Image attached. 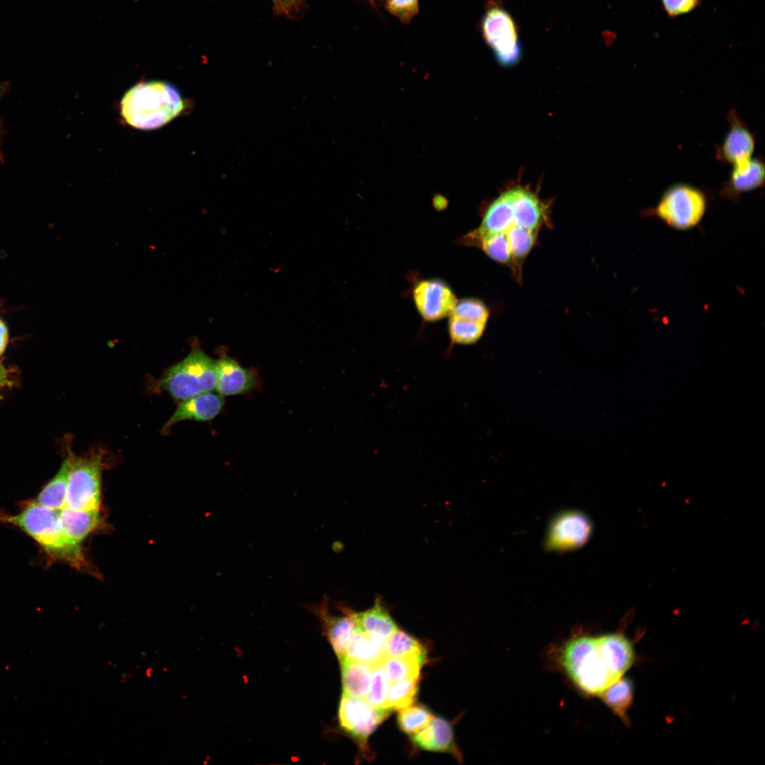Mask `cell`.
<instances>
[{
	"label": "cell",
	"mask_w": 765,
	"mask_h": 765,
	"mask_svg": "<svg viewBox=\"0 0 765 765\" xmlns=\"http://www.w3.org/2000/svg\"><path fill=\"white\" fill-rule=\"evenodd\" d=\"M599 696L624 723L628 724V711L634 699V686L628 678L620 677L608 686Z\"/></svg>",
	"instance_id": "cell-24"
},
{
	"label": "cell",
	"mask_w": 765,
	"mask_h": 765,
	"mask_svg": "<svg viewBox=\"0 0 765 765\" xmlns=\"http://www.w3.org/2000/svg\"><path fill=\"white\" fill-rule=\"evenodd\" d=\"M419 679H407L390 684L387 694V708L400 710L414 703L418 692Z\"/></svg>",
	"instance_id": "cell-28"
},
{
	"label": "cell",
	"mask_w": 765,
	"mask_h": 765,
	"mask_svg": "<svg viewBox=\"0 0 765 765\" xmlns=\"http://www.w3.org/2000/svg\"><path fill=\"white\" fill-rule=\"evenodd\" d=\"M390 684V681L382 662L373 665L370 686L366 699L376 708L390 710L387 708L386 702Z\"/></svg>",
	"instance_id": "cell-29"
},
{
	"label": "cell",
	"mask_w": 765,
	"mask_h": 765,
	"mask_svg": "<svg viewBox=\"0 0 765 765\" xmlns=\"http://www.w3.org/2000/svg\"><path fill=\"white\" fill-rule=\"evenodd\" d=\"M339 608L343 611V616L331 614L328 609V599L324 598L320 604L311 607V609L319 618L327 640L340 659L358 625L356 612L343 606H339Z\"/></svg>",
	"instance_id": "cell-14"
},
{
	"label": "cell",
	"mask_w": 765,
	"mask_h": 765,
	"mask_svg": "<svg viewBox=\"0 0 765 765\" xmlns=\"http://www.w3.org/2000/svg\"><path fill=\"white\" fill-rule=\"evenodd\" d=\"M483 37L499 64L511 67L522 57V47L516 23L511 14L500 6L489 8L482 23Z\"/></svg>",
	"instance_id": "cell-8"
},
{
	"label": "cell",
	"mask_w": 765,
	"mask_h": 765,
	"mask_svg": "<svg viewBox=\"0 0 765 765\" xmlns=\"http://www.w3.org/2000/svg\"><path fill=\"white\" fill-rule=\"evenodd\" d=\"M356 618L361 630L382 641L398 629L380 598L369 609L356 613Z\"/></svg>",
	"instance_id": "cell-23"
},
{
	"label": "cell",
	"mask_w": 765,
	"mask_h": 765,
	"mask_svg": "<svg viewBox=\"0 0 765 765\" xmlns=\"http://www.w3.org/2000/svg\"><path fill=\"white\" fill-rule=\"evenodd\" d=\"M548 208L533 191L517 186L502 193L488 206L480 225L460 239L461 243L482 249L492 260L511 268L506 236L516 227L539 232Z\"/></svg>",
	"instance_id": "cell-1"
},
{
	"label": "cell",
	"mask_w": 765,
	"mask_h": 765,
	"mask_svg": "<svg viewBox=\"0 0 765 765\" xmlns=\"http://www.w3.org/2000/svg\"><path fill=\"white\" fill-rule=\"evenodd\" d=\"M0 521L15 526L34 539L51 557L79 569L86 567L80 545L70 541L60 523L59 511L29 502L17 514H0Z\"/></svg>",
	"instance_id": "cell-3"
},
{
	"label": "cell",
	"mask_w": 765,
	"mask_h": 765,
	"mask_svg": "<svg viewBox=\"0 0 765 765\" xmlns=\"http://www.w3.org/2000/svg\"><path fill=\"white\" fill-rule=\"evenodd\" d=\"M764 165L758 157L733 167L729 178L724 183L720 195L725 199L738 200L742 193L759 188L764 183Z\"/></svg>",
	"instance_id": "cell-17"
},
{
	"label": "cell",
	"mask_w": 765,
	"mask_h": 765,
	"mask_svg": "<svg viewBox=\"0 0 765 765\" xmlns=\"http://www.w3.org/2000/svg\"><path fill=\"white\" fill-rule=\"evenodd\" d=\"M727 120L730 129L722 142L716 147L715 157L735 167L746 164L752 158L755 139L735 109L730 110Z\"/></svg>",
	"instance_id": "cell-13"
},
{
	"label": "cell",
	"mask_w": 765,
	"mask_h": 765,
	"mask_svg": "<svg viewBox=\"0 0 765 765\" xmlns=\"http://www.w3.org/2000/svg\"><path fill=\"white\" fill-rule=\"evenodd\" d=\"M69 470L68 458L62 463L55 477L43 487L36 499L38 504L60 511L66 506L67 480Z\"/></svg>",
	"instance_id": "cell-25"
},
{
	"label": "cell",
	"mask_w": 765,
	"mask_h": 765,
	"mask_svg": "<svg viewBox=\"0 0 765 765\" xmlns=\"http://www.w3.org/2000/svg\"><path fill=\"white\" fill-rule=\"evenodd\" d=\"M433 718L424 706L411 705L400 710L397 723L404 732L414 734L426 727Z\"/></svg>",
	"instance_id": "cell-30"
},
{
	"label": "cell",
	"mask_w": 765,
	"mask_h": 765,
	"mask_svg": "<svg viewBox=\"0 0 765 765\" xmlns=\"http://www.w3.org/2000/svg\"><path fill=\"white\" fill-rule=\"evenodd\" d=\"M412 295L418 312L426 322L448 317L458 302L453 289L440 278L418 281L414 285Z\"/></svg>",
	"instance_id": "cell-12"
},
{
	"label": "cell",
	"mask_w": 765,
	"mask_h": 765,
	"mask_svg": "<svg viewBox=\"0 0 765 765\" xmlns=\"http://www.w3.org/2000/svg\"><path fill=\"white\" fill-rule=\"evenodd\" d=\"M448 317V330L451 345H470L482 337L489 311L482 301L465 298L458 300Z\"/></svg>",
	"instance_id": "cell-11"
},
{
	"label": "cell",
	"mask_w": 765,
	"mask_h": 765,
	"mask_svg": "<svg viewBox=\"0 0 765 765\" xmlns=\"http://www.w3.org/2000/svg\"><path fill=\"white\" fill-rule=\"evenodd\" d=\"M215 367V361L196 346L186 358L165 370L156 387L179 401L211 392L216 386Z\"/></svg>",
	"instance_id": "cell-5"
},
{
	"label": "cell",
	"mask_w": 765,
	"mask_h": 765,
	"mask_svg": "<svg viewBox=\"0 0 765 765\" xmlns=\"http://www.w3.org/2000/svg\"><path fill=\"white\" fill-rule=\"evenodd\" d=\"M558 664L584 693L598 696L617 681L603 654L597 636L582 635L568 640L560 649Z\"/></svg>",
	"instance_id": "cell-4"
},
{
	"label": "cell",
	"mask_w": 765,
	"mask_h": 765,
	"mask_svg": "<svg viewBox=\"0 0 765 765\" xmlns=\"http://www.w3.org/2000/svg\"><path fill=\"white\" fill-rule=\"evenodd\" d=\"M0 131H1V128H0ZM3 161H4V157H3L2 152H1V151L0 149V163L3 162Z\"/></svg>",
	"instance_id": "cell-37"
},
{
	"label": "cell",
	"mask_w": 765,
	"mask_h": 765,
	"mask_svg": "<svg viewBox=\"0 0 765 765\" xmlns=\"http://www.w3.org/2000/svg\"><path fill=\"white\" fill-rule=\"evenodd\" d=\"M339 661L343 693L366 698L370 686L373 665L344 658Z\"/></svg>",
	"instance_id": "cell-21"
},
{
	"label": "cell",
	"mask_w": 765,
	"mask_h": 765,
	"mask_svg": "<svg viewBox=\"0 0 765 765\" xmlns=\"http://www.w3.org/2000/svg\"><path fill=\"white\" fill-rule=\"evenodd\" d=\"M412 740L423 749L449 752L458 759L460 756L453 741L452 727L441 718L434 717L426 727L414 734Z\"/></svg>",
	"instance_id": "cell-19"
},
{
	"label": "cell",
	"mask_w": 765,
	"mask_h": 765,
	"mask_svg": "<svg viewBox=\"0 0 765 765\" xmlns=\"http://www.w3.org/2000/svg\"><path fill=\"white\" fill-rule=\"evenodd\" d=\"M216 386L217 393L224 396L244 394L255 388L256 377L249 370L230 356L215 361Z\"/></svg>",
	"instance_id": "cell-16"
},
{
	"label": "cell",
	"mask_w": 765,
	"mask_h": 765,
	"mask_svg": "<svg viewBox=\"0 0 765 765\" xmlns=\"http://www.w3.org/2000/svg\"><path fill=\"white\" fill-rule=\"evenodd\" d=\"M424 664L414 657H385L382 661L390 683L407 679H419L420 669Z\"/></svg>",
	"instance_id": "cell-27"
},
{
	"label": "cell",
	"mask_w": 765,
	"mask_h": 765,
	"mask_svg": "<svg viewBox=\"0 0 765 765\" xmlns=\"http://www.w3.org/2000/svg\"><path fill=\"white\" fill-rule=\"evenodd\" d=\"M6 90V85L0 84V100Z\"/></svg>",
	"instance_id": "cell-36"
},
{
	"label": "cell",
	"mask_w": 765,
	"mask_h": 765,
	"mask_svg": "<svg viewBox=\"0 0 765 765\" xmlns=\"http://www.w3.org/2000/svg\"><path fill=\"white\" fill-rule=\"evenodd\" d=\"M384 642L371 636L358 627L350 639L343 657L340 659L344 658L362 662L370 665L378 664L385 657L383 654Z\"/></svg>",
	"instance_id": "cell-22"
},
{
	"label": "cell",
	"mask_w": 765,
	"mask_h": 765,
	"mask_svg": "<svg viewBox=\"0 0 765 765\" xmlns=\"http://www.w3.org/2000/svg\"><path fill=\"white\" fill-rule=\"evenodd\" d=\"M120 113L127 124L140 130L159 128L186 108L178 90L164 81H140L120 101Z\"/></svg>",
	"instance_id": "cell-2"
},
{
	"label": "cell",
	"mask_w": 765,
	"mask_h": 765,
	"mask_svg": "<svg viewBox=\"0 0 765 765\" xmlns=\"http://www.w3.org/2000/svg\"><path fill=\"white\" fill-rule=\"evenodd\" d=\"M59 518L64 534L78 545L101 523L99 509L76 510L64 507L59 511Z\"/></svg>",
	"instance_id": "cell-20"
},
{
	"label": "cell",
	"mask_w": 765,
	"mask_h": 765,
	"mask_svg": "<svg viewBox=\"0 0 765 765\" xmlns=\"http://www.w3.org/2000/svg\"><path fill=\"white\" fill-rule=\"evenodd\" d=\"M597 640L613 676L620 679L634 662L633 644L624 635L618 633L598 635Z\"/></svg>",
	"instance_id": "cell-18"
},
{
	"label": "cell",
	"mask_w": 765,
	"mask_h": 765,
	"mask_svg": "<svg viewBox=\"0 0 765 765\" xmlns=\"http://www.w3.org/2000/svg\"><path fill=\"white\" fill-rule=\"evenodd\" d=\"M387 6L390 12L405 23L418 12L417 0H387Z\"/></svg>",
	"instance_id": "cell-31"
},
{
	"label": "cell",
	"mask_w": 765,
	"mask_h": 765,
	"mask_svg": "<svg viewBox=\"0 0 765 765\" xmlns=\"http://www.w3.org/2000/svg\"><path fill=\"white\" fill-rule=\"evenodd\" d=\"M661 1L667 16L674 18L692 11L701 4V0H661Z\"/></svg>",
	"instance_id": "cell-32"
},
{
	"label": "cell",
	"mask_w": 765,
	"mask_h": 765,
	"mask_svg": "<svg viewBox=\"0 0 765 765\" xmlns=\"http://www.w3.org/2000/svg\"><path fill=\"white\" fill-rule=\"evenodd\" d=\"M383 654L386 657H414L425 663L424 646L413 637L397 629L384 642Z\"/></svg>",
	"instance_id": "cell-26"
},
{
	"label": "cell",
	"mask_w": 765,
	"mask_h": 765,
	"mask_svg": "<svg viewBox=\"0 0 765 765\" xmlns=\"http://www.w3.org/2000/svg\"><path fill=\"white\" fill-rule=\"evenodd\" d=\"M390 712L373 707L366 698L343 693L339 706V725L365 748L368 737Z\"/></svg>",
	"instance_id": "cell-10"
},
{
	"label": "cell",
	"mask_w": 765,
	"mask_h": 765,
	"mask_svg": "<svg viewBox=\"0 0 765 765\" xmlns=\"http://www.w3.org/2000/svg\"><path fill=\"white\" fill-rule=\"evenodd\" d=\"M708 199L701 189L686 183L667 188L654 207L642 215L655 217L668 227L685 231L698 226L708 209Z\"/></svg>",
	"instance_id": "cell-6"
},
{
	"label": "cell",
	"mask_w": 765,
	"mask_h": 765,
	"mask_svg": "<svg viewBox=\"0 0 765 765\" xmlns=\"http://www.w3.org/2000/svg\"><path fill=\"white\" fill-rule=\"evenodd\" d=\"M66 506L76 510L99 509L103 453L92 451L83 456L69 453Z\"/></svg>",
	"instance_id": "cell-7"
},
{
	"label": "cell",
	"mask_w": 765,
	"mask_h": 765,
	"mask_svg": "<svg viewBox=\"0 0 765 765\" xmlns=\"http://www.w3.org/2000/svg\"><path fill=\"white\" fill-rule=\"evenodd\" d=\"M279 11L288 12L300 0H273Z\"/></svg>",
	"instance_id": "cell-33"
},
{
	"label": "cell",
	"mask_w": 765,
	"mask_h": 765,
	"mask_svg": "<svg viewBox=\"0 0 765 765\" xmlns=\"http://www.w3.org/2000/svg\"><path fill=\"white\" fill-rule=\"evenodd\" d=\"M7 378L5 368L0 363V389L6 383Z\"/></svg>",
	"instance_id": "cell-35"
},
{
	"label": "cell",
	"mask_w": 765,
	"mask_h": 765,
	"mask_svg": "<svg viewBox=\"0 0 765 765\" xmlns=\"http://www.w3.org/2000/svg\"><path fill=\"white\" fill-rule=\"evenodd\" d=\"M224 404L223 396L212 391L183 400L164 425L162 432L166 434L175 424L185 420L210 421L219 414Z\"/></svg>",
	"instance_id": "cell-15"
},
{
	"label": "cell",
	"mask_w": 765,
	"mask_h": 765,
	"mask_svg": "<svg viewBox=\"0 0 765 765\" xmlns=\"http://www.w3.org/2000/svg\"><path fill=\"white\" fill-rule=\"evenodd\" d=\"M594 531V523L583 511L565 509L550 520L544 536L546 551L567 552L578 550L586 544Z\"/></svg>",
	"instance_id": "cell-9"
},
{
	"label": "cell",
	"mask_w": 765,
	"mask_h": 765,
	"mask_svg": "<svg viewBox=\"0 0 765 765\" xmlns=\"http://www.w3.org/2000/svg\"><path fill=\"white\" fill-rule=\"evenodd\" d=\"M8 341V331L4 323L0 319V355L4 351Z\"/></svg>",
	"instance_id": "cell-34"
}]
</instances>
